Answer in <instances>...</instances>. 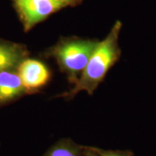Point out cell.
I'll return each mask as SVG.
<instances>
[{"label":"cell","mask_w":156,"mask_h":156,"mask_svg":"<svg viewBox=\"0 0 156 156\" xmlns=\"http://www.w3.org/2000/svg\"><path fill=\"white\" fill-rule=\"evenodd\" d=\"M122 28V23L119 20L116 21L108 36L98 42L75 86L62 96L73 98L81 91H86L90 95L94 93L108 70L119 59L122 51L119 45V37Z\"/></svg>","instance_id":"obj_1"},{"label":"cell","mask_w":156,"mask_h":156,"mask_svg":"<svg viewBox=\"0 0 156 156\" xmlns=\"http://www.w3.org/2000/svg\"><path fill=\"white\" fill-rule=\"evenodd\" d=\"M98 41L68 38L62 41L53 50V55L61 69L67 74L69 80L77 81V76L86 67L95 48Z\"/></svg>","instance_id":"obj_2"},{"label":"cell","mask_w":156,"mask_h":156,"mask_svg":"<svg viewBox=\"0 0 156 156\" xmlns=\"http://www.w3.org/2000/svg\"><path fill=\"white\" fill-rule=\"evenodd\" d=\"M15 4L27 30L54 12L66 7L59 0H23Z\"/></svg>","instance_id":"obj_3"},{"label":"cell","mask_w":156,"mask_h":156,"mask_svg":"<svg viewBox=\"0 0 156 156\" xmlns=\"http://www.w3.org/2000/svg\"><path fill=\"white\" fill-rule=\"evenodd\" d=\"M17 75L25 90L42 87L48 81L50 73L46 65L35 59H25L17 67Z\"/></svg>","instance_id":"obj_4"},{"label":"cell","mask_w":156,"mask_h":156,"mask_svg":"<svg viewBox=\"0 0 156 156\" xmlns=\"http://www.w3.org/2000/svg\"><path fill=\"white\" fill-rule=\"evenodd\" d=\"M25 91L17 74L10 71L0 73V104L20 96Z\"/></svg>","instance_id":"obj_5"},{"label":"cell","mask_w":156,"mask_h":156,"mask_svg":"<svg viewBox=\"0 0 156 156\" xmlns=\"http://www.w3.org/2000/svg\"><path fill=\"white\" fill-rule=\"evenodd\" d=\"M23 56V51L15 45L0 44V73L18 67Z\"/></svg>","instance_id":"obj_6"},{"label":"cell","mask_w":156,"mask_h":156,"mask_svg":"<svg viewBox=\"0 0 156 156\" xmlns=\"http://www.w3.org/2000/svg\"><path fill=\"white\" fill-rule=\"evenodd\" d=\"M47 156H80V155L75 146L68 143H62L52 148Z\"/></svg>","instance_id":"obj_7"},{"label":"cell","mask_w":156,"mask_h":156,"mask_svg":"<svg viewBox=\"0 0 156 156\" xmlns=\"http://www.w3.org/2000/svg\"><path fill=\"white\" fill-rule=\"evenodd\" d=\"M59 1L64 4L66 5V7H67V6H74L77 5L78 3L80 2L81 0H59Z\"/></svg>","instance_id":"obj_8"},{"label":"cell","mask_w":156,"mask_h":156,"mask_svg":"<svg viewBox=\"0 0 156 156\" xmlns=\"http://www.w3.org/2000/svg\"><path fill=\"white\" fill-rule=\"evenodd\" d=\"M101 156H124L122 154L114 153V152H106V153H103Z\"/></svg>","instance_id":"obj_9"},{"label":"cell","mask_w":156,"mask_h":156,"mask_svg":"<svg viewBox=\"0 0 156 156\" xmlns=\"http://www.w3.org/2000/svg\"><path fill=\"white\" fill-rule=\"evenodd\" d=\"M15 2H20V1H23V0H15Z\"/></svg>","instance_id":"obj_10"}]
</instances>
